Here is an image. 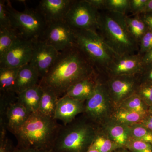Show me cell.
<instances>
[{
  "mask_svg": "<svg viewBox=\"0 0 152 152\" xmlns=\"http://www.w3.org/2000/svg\"><path fill=\"white\" fill-rule=\"evenodd\" d=\"M92 145L99 152H114L124 148L109 138L98 127Z\"/></svg>",
  "mask_w": 152,
  "mask_h": 152,
  "instance_id": "25",
  "label": "cell"
},
{
  "mask_svg": "<svg viewBox=\"0 0 152 152\" xmlns=\"http://www.w3.org/2000/svg\"><path fill=\"white\" fill-rule=\"evenodd\" d=\"M14 149L12 142L6 136L0 137V152H13Z\"/></svg>",
  "mask_w": 152,
  "mask_h": 152,
  "instance_id": "36",
  "label": "cell"
},
{
  "mask_svg": "<svg viewBox=\"0 0 152 152\" xmlns=\"http://www.w3.org/2000/svg\"><path fill=\"white\" fill-rule=\"evenodd\" d=\"M60 52L42 40L34 41V49L30 64L37 69L40 80L46 75Z\"/></svg>",
  "mask_w": 152,
  "mask_h": 152,
  "instance_id": "12",
  "label": "cell"
},
{
  "mask_svg": "<svg viewBox=\"0 0 152 152\" xmlns=\"http://www.w3.org/2000/svg\"><path fill=\"white\" fill-rule=\"evenodd\" d=\"M141 124L145 126L152 132V113H149L147 114L143 121Z\"/></svg>",
  "mask_w": 152,
  "mask_h": 152,
  "instance_id": "40",
  "label": "cell"
},
{
  "mask_svg": "<svg viewBox=\"0 0 152 152\" xmlns=\"http://www.w3.org/2000/svg\"><path fill=\"white\" fill-rule=\"evenodd\" d=\"M21 67L0 68L1 92H14V88L16 80Z\"/></svg>",
  "mask_w": 152,
  "mask_h": 152,
  "instance_id": "24",
  "label": "cell"
},
{
  "mask_svg": "<svg viewBox=\"0 0 152 152\" xmlns=\"http://www.w3.org/2000/svg\"><path fill=\"white\" fill-rule=\"evenodd\" d=\"M75 45L84 54L98 73L104 77L106 71L118 55L97 31L75 30Z\"/></svg>",
  "mask_w": 152,
  "mask_h": 152,
  "instance_id": "5",
  "label": "cell"
},
{
  "mask_svg": "<svg viewBox=\"0 0 152 152\" xmlns=\"http://www.w3.org/2000/svg\"><path fill=\"white\" fill-rule=\"evenodd\" d=\"M74 0H42L37 9L47 24L65 20Z\"/></svg>",
  "mask_w": 152,
  "mask_h": 152,
  "instance_id": "15",
  "label": "cell"
},
{
  "mask_svg": "<svg viewBox=\"0 0 152 152\" xmlns=\"http://www.w3.org/2000/svg\"><path fill=\"white\" fill-rule=\"evenodd\" d=\"M96 72L83 52L75 45L60 52L39 84L52 90L60 98L71 86Z\"/></svg>",
  "mask_w": 152,
  "mask_h": 152,
  "instance_id": "1",
  "label": "cell"
},
{
  "mask_svg": "<svg viewBox=\"0 0 152 152\" xmlns=\"http://www.w3.org/2000/svg\"><path fill=\"white\" fill-rule=\"evenodd\" d=\"M87 152H99L96 148L91 145Z\"/></svg>",
  "mask_w": 152,
  "mask_h": 152,
  "instance_id": "43",
  "label": "cell"
},
{
  "mask_svg": "<svg viewBox=\"0 0 152 152\" xmlns=\"http://www.w3.org/2000/svg\"><path fill=\"white\" fill-rule=\"evenodd\" d=\"M143 67L142 57L138 53L118 56L109 66L104 77L136 75L140 74Z\"/></svg>",
  "mask_w": 152,
  "mask_h": 152,
  "instance_id": "13",
  "label": "cell"
},
{
  "mask_svg": "<svg viewBox=\"0 0 152 152\" xmlns=\"http://www.w3.org/2000/svg\"><path fill=\"white\" fill-rule=\"evenodd\" d=\"M40 39L61 52L75 45V31L65 20L53 22L47 24Z\"/></svg>",
  "mask_w": 152,
  "mask_h": 152,
  "instance_id": "10",
  "label": "cell"
},
{
  "mask_svg": "<svg viewBox=\"0 0 152 152\" xmlns=\"http://www.w3.org/2000/svg\"><path fill=\"white\" fill-rule=\"evenodd\" d=\"M61 126L54 119L38 112L33 113L14 134L18 141L17 146L52 152Z\"/></svg>",
  "mask_w": 152,
  "mask_h": 152,
  "instance_id": "2",
  "label": "cell"
},
{
  "mask_svg": "<svg viewBox=\"0 0 152 152\" xmlns=\"http://www.w3.org/2000/svg\"><path fill=\"white\" fill-rule=\"evenodd\" d=\"M125 21L129 33L139 44L142 37L148 30L147 25L139 15L133 17L125 15Z\"/></svg>",
  "mask_w": 152,
  "mask_h": 152,
  "instance_id": "22",
  "label": "cell"
},
{
  "mask_svg": "<svg viewBox=\"0 0 152 152\" xmlns=\"http://www.w3.org/2000/svg\"><path fill=\"white\" fill-rule=\"evenodd\" d=\"M146 12H152V0H148L145 8L142 13Z\"/></svg>",
  "mask_w": 152,
  "mask_h": 152,
  "instance_id": "42",
  "label": "cell"
},
{
  "mask_svg": "<svg viewBox=\"0 0 152 152\" xmlns=\"http://www.w3.org/2000/svg\"><path fill=\"white\" fill-rule=\"evenodd\" d=\"M136 94L141 98L149 107L152 105V83H140Z\"/></svg>",
  "mask_w": 152,
  "mask_h": 152,
  "instance_id": "30",
  "label": "cell"
},
{
  "mask_svg": "<svg viewBox=\"0 0 152 152\" xmlns=\"http://www.w3.org/2000/svg\"><path fill=\"white\" fill-rule=\"evenodd\" d=\"M12 27L6 1H0V28Z\"/></svg>",
  "mask_w": 152,
  "mask_h": 152,
  "instance_id": "33",
  "label": "cell"
},
{
  "mask_svg": "<svg viewBox=\"0 0 152 152\" xmlns=\"http://www.w3.org/2000/svg\"><path fill=\"white\" fill-rule=\"evenodd\" d=\"M147 115H142L118 107L115 109L111 119L123 124L129 126L142 123Z\"/></svg>",
  "mask_w": 152,
  "mask_h": 152,
  "instance_id": "23",
  "label": "cell"
},
{
  "mask_svg": "<svg viewBox=\"0 0 152 152\" xmlns=\"http://www.w3.org/2000/svg\"><path fill=\"white\" fill-rule=\"evenodd\" d=\"M39 72L31 64L29 63L20 68L18 72L14 92L18 94L28 88L39 84Z\"/></svg>",
  "mask_w": 152,
  "mask_h": 152,
  "instance_id": "19",
  "label": "cell"
},
{
  "mask_svg": "<svg viewBox=\"0 0 152 152\" xmlns=\"http://www.w3.org/2000/svg\"><path fill=\"white\" fill-rule=\"evenodd\" d=\"M6 3L12 26L16 30L19 36L33 40L40 39L47 23L37 9L26 8L24 11H19L14 8L10 1H6Z\"/></svg>",
  "mask_w": 152,
  "mask_h": 152,
  "instance_id": "6",
  "label": "cell"
},
{
  "mask_svg": "<svg viewBox=\"0 0 152 152\" xmlns=\"http://www.w3.org/2000/svg\"><path fill=\"white\" fill-rule=\"evenodd\" d=\"M98 126L84 115L61 126L52 152H87L91 145Z\"/></svg>",
  "mask_w": 152,
  "mask_h": 152,
  "instance_id": "4",
  "label": "cell"
},
{
  "mask_svg": "<svg viewBox=\"0 0 152 152\" xmlns=\"http://www.w3.org/2000/svg\"><path fill=\"white\" fill-rule=\"evenodd\" d=\"M148 0H130L129 11L133 16L142 13Z\"/></svg>",
  "mask_w": 152,
  "mask_h": 152,
  "instance_id": "34",
  "label": "cell"
},
{
  "mask_svg": "<svg viewBox=\"0 0 152 152\" xmlns=\"http://www.w3.org/2000/svg\"><path fill=\"white\" fill-rule=\"evenodd\" d=\"M85 103V102L63 96L57 103L54 118L62 121L64 125L68 124L75 119L79 114L84 113Z\"/></svg>",
  "mask_w": 152,
  "mask_h": 152,
  "instance_id": "16",
  "label": "cell"
},
{
  "mask_svg": "<svg viewBox=\"0 0 152 152\" xmlns=\"http://www.w3.org/2000/svg\"><path fill=\"white\" fill-rule=\"evenodd\" d=\"M42 94V89L38 84L18 94L17 99L33 113L38 112Z\"/></svg>",
  "mask_w": 152,
  "mask_h": 152,
  "instance_id": "20",
  "label": "cell"
},
{
  "mask_svg": "<svg viewBox=\"0 0 152 152\" xmlns=\"http://www.w3.org/2000/svg\"><path fill=\"white\" fill-rule=\"evenodd\" d=\"M131 137L147 142L152 145V132L142 124H134L129 126Z\"/></svg>",
  "mask_w": 152,
  "mask_h": 152,
  "instance_id": "28",
  "label": "cell"
},
{
  "mask_svg": "<svg viewBox=\"0 0 152 152\" xmlns=\"http://www.w3.org/2000/svg\"><path fill=\"white\" fill-rule=\"evenodd\" d=\"M138 54L141 56L152 49V32L148 30L139 42Z\"/></svg>",
  "mask_w": 152,
  "mask_h": 152,
  "instance_id": "32",
  "label": "cell"
},
{
  "mask_svg": "<svg viewBox=\"0 0 152 152\" xmlns=\"http://www.w3.org/2000/svg\"><path fill=\"white\" fill-rule=\"evenodd\" d=\"M141 57L144 66L152 64V49Z\"/></svg>",
  "mask_w": 152,
  "mask_h": 152,
  "instance_id": "39",
  "label": "cell"
},
{
  "mask_svg": "<svg viewBox=\"0 0 152 152\" xmlns=\"http://www.w3.org/2000/svg\"><path fill=\"white\" fill-rule=\"evenodd\" d=\"M139 15L147 25L148 30L152 32V12H146Z\"/></svg>",
  "mask_w": 152,
  "mask_h": 152,
  "instance_id": "37",
  "label": "cell"
},
{
  "mask_svg": "<svg viewBox=\"0 0 152 152\" xmlns=\"http://www.w3.org/2000/svg\"><path fill=\"white\" fill-rule=\"evenodd\" d=\"M149 112L152 113V105L149 107Z\"/></svg>",
  "mask_w": 152,
  "mask_h": 152,
  "instance_id": "45",
  "label": "cell"
},
{
  "mask_svg": "<svg viewBox=\"0 0 152 152\" xmlns=\"http://www.w3.org/2000/svg\"><path fill=\"white\" fill-rule=\"evenodd\" d=\"M129 4L130 0H106L104 11L127 15Z\"/></svg>",
  "mask_w": 152,
  "mask_h": 152,
  "instance_id": "29",
  "label": "cell"
},
{
  "mask_svg": "<svg viewBox=\"0 0 152 152\" xmlns=\"http://www.w3.org/2000/svg\"><path fill=\"white\" fill-rule=\"evenodd\" d=\"M118 107L144 115L148 113L149 108V107L136 93L123 101Z\"/></svg>",
  "mask_w": 152,
  "mask_h": 152,
  "instance_id": "26",
  "label": "cell"
},
{
  "mask_svg": "<svg viewBox=\"0 0 152 152\" xmlns=\"http://www.w3.org/2000/svg\"><path fill=\"white\" fill-rule=\"evenodd\" d=\"M13 152H47L31 148H24L17 146L15 148Z\"/></svg>",
  "mask_w": 152,
  "mask_h": 152,
  "instance_id": "41",
  "label": "cell"
},
{
  "mask_svg": "<svg viewBox=\"0 0 152 152\" xmlns=\"http://www.w3.org/2000/svg\"><path fill=\"white\" fill-rule=\"evenodd\" d=\"M126 15L99 11L98 34L118 56L138 53L139 44L131 35L125 21Z\"/></svg>",
  "mask_w": 152,
  "mask_h": 152,
  "instance_id": "3",
  "label": "cell"
},
{
  "mask_svg": "<svg viewBox=\"0 0 152 152\" xmlns=\"http://www.w3.org/2000/svg\"><path fill=\"white\" fill-rule=\"evenodd\" d=\"M31 114L17 99L9 105L4 115L1 117V129H6L14 134L26 122Z\"/></svg>",
  "mask_w": 152,
  "mask_h": 152,
  "instance_id": "14",
  "label": "cell"
},
{
  "mask_svg": "<svg viewBox=\"0 0 152 152\" xmlns=\"http://www.w3.org/2000/svg\"><path fill=\"white\" fill-rule=\"evenodd\" d=\"M114 152H131L129 151L127 149L125 148H121L118 149L116 150Z\"/></svg>",
  "mask_w": 152,
  "mask_h": 152,
  "instance_id": "44",
  "label": "cell"
},
{
  "mask_svg": "<svg viewBox=\"0 0 152 152\" xmlns=\"http://www.w3.org/2000/svg\"><path fill=\"white\" fill-rule=\"evenodd\" d=\"M99 13L88 0H74L65 20L73 29L97 31Z\"/></svg>",
  "mask_w": 152,
  "mask_h": 152,
  "instance_id": "8",
  "label": "cell"
},
{
  "mask_svg": "<svg viewBox=\"0 0 152 152\" xmlns=\"http://www.w3.org/2000/svg\"><path fill=\"white\" fill-rule=\"evenodd\" d=\"M115 107L105 83L99 75L92 96L85 102L84 115L97 126L111 118Z\"/></svg>",
  "mask_w": 152,
  "mask_h": 152,
  "instance_id": "7",
  "label": "cell"
},
{
  "mask_svg": "<svg viewBox=\"0 0 152 152\" xmlns=\"http://www.w3.org/2000/svg\"><path fill=\"white\" fill-rule=\"evenodd\" d=\"M34 41L20 37L16 39L0 59V68L21 67L29 64L32 56Z\"/></svg>",
  "mask_w": 152,
  "mask_h": 152,
  "instance_id": "11",
  "label": "cell"
},
{
  "mask_svg": "<svg viewBox=\"0 0 152 152\" xmlns=\"http://www.w3.org/2000/svg\"><path fill=\"white\" fill-rule=\"evenodd\" d=\"M98 127L109 138L124 148L130 139L129 126L118 122L111 118Z\"/></svg>",
  "mask_w": 152,
  "mask_h": 152,
  "instance_id": "18",
  "label": "cell"
},
{
  "mask_svg": "<svg viewBox=\"0 0 152 152\" xmlns=\"http://www.w3.org/2000/svg\"><path fill=\"white\" fill-rule=\"evenodd\" d=\"M125 148L131 152H152V144L131 137Z\"/></svg>",
  "mask_w": 152,
  "mask_h": 152,
  "instance_id": "31",
  "label": "cell"
},
{
  "mask_svg": "<svg viewBox=\"0 0 152 152\" xmlns=\"http://www.w3.org/2000/svg\"><path fill=\"white\" fill-rule=\"evenodd\" d=\"M99 74L96 73L71 86L64 96L85 102L92 96L97 84Z\"/></svg>",
  "mask_w": 152,
  "mask_h": 152,
  "instance_id": "17",
  "label": "cell"
},
{
  "mask_svg": "<svg viewBox=\"0 0 152 152\" xmlns=\"http://www.w3.org/2000/svg\"><path fill=\"white\" fill-rule=\"evenodd\" d=\"M41 87L42 89V94L38 112L44 116L54 119L57 103L59 98L52 90Z\"/></svg>",
  "mask_w": 152,
  "mask_h": 152,
  "instance_id": "21",
  "label": "cell"
},
{
  "mask_svg": "<svg viewBox=\"0 0 152 152\" xmlns=\"http://www.w3.org/2000/svg\"><path fill=\"white\" fill-rule=\"evenodd\" d=\"M19 37L16 30L13 27L0 28V59Z\"/></svg>",
  "mask_w": 152,
  "mask_h": 152,
  "instance_id": "27",
  "label": "cell"
},
{
  "mask_svg": "<svg viewBox=\"0 0 152 152\" xmlns=\"http://www.w3.org/2000/svg\"><path fill=\"white\" fill-rule=\"evenodd\" d=\"M138 76L140 83L149 82L152 83V64L144 66L141 72Z\"/></svg>",
  "mask_w": 152,
  "mask_h": 152,
  "instance_id": "35",
  "label": "cell"
},
{
  "mask_svg": "<svg viewBox=\"0 0 152 152\" xmlns=\"http://www.w3.org/2000/svg\"><path fill=\"white\" fill-rule=\"evenodd\" d=\"M105 83L115 109L135 94L140 84L138 75L104 78Z\"/></svg>",
  "mask_w": 152,
  "mask_h": 152,
  "instance_id": "9",
  "label": "cell"
},
{
  "mask_svg": "<svg viewBox=\"0 0 152 152\" xmlns=\"http://www.w3.org/2000/svg\"><path fill=\"white\" fill-rule=\"evenodd\" d=\"M88 1L99 11H104L106 0H88Z\"/></svg>",
  "mask_w": 152,
  "mask_h": 152,
  "instance_id": "38",
  "label": "cell"
}]
</instances>
